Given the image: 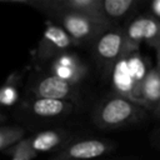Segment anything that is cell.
<instances>
[{"instance_id":"1","label":"cell","mask_w":160,"mask_h":160,"mask_svg":"<svg viewBox=\"0 0 160 160\" xmlns=\"http://www.w3.org/2000/svg\"><path fill=\"white\" fill-rule=\"evenodd\" d=\"M145 116L141 105L116 94L102 100L94 111V122L100 129L111 130L140 121Z\"/></svg>"},{"instance_id":"2","label":"cell","mask_w":160,"mask_h":160,"mask_svg":"<svg viewBox=\"0 0 160 160\" xmlns=\"http://www.w3.org/2000/svg\"><path fill=\"white\" fill-rule=\"evenodd\" d=\"M52 18L69 35L74 45L92 42L104 29L110 26V24L104 19H95L74 12H58L52 14Z\"/></svg>"},{"instance_id":"3","label":"cell","mask_w":160,"mask_h":160,"mask_svg":"<svg viewBox=\"0 0 160 160\" xmlns=\"http://www.w3.org/2000/svg\"><path fill=\"white\" fill-rule=\"evenodd\" d=\"M124 42V29L119 25L108 26L94 39L92 52L102 71L108 72L122 58Z\"/></svg>"},{"instance_id":"4","label":"cell","mask_w":160,"mask_h":160,"mask_svg":"<svg viewBox=\"0 0 160 160\" xmlns=\"http://www.w3.org/2000/svg\"><path fill=\"white\" fill-rule=\"evenodd\" d=\"M116 145L106 139L85 138L68 141L50 160H92L111 152Z\"/></svg>"},{"instance_id":"5","label":"cell","mask_w":160,"mask_h":160,"mask_svg":"<svg viewBox=\"0 0 160 160\" xmlns=\"http://www.w3.org/2000/svg\"><path fill=\"white\" fill-rule=\"evenodd\" d=\"M72 45L71 39L64 31V29L56 22L49 21L38 42L34 58L40 62L51 61L60 54L69 51Z\"/></svg>"},{"instance_id":"6","label":"cell","mask_w":160,"mask_h":160,"mask_svg":"<svg viewBox=\"0 0 160 160\" xmlns=\"http://www.w3.org/2000/svg\"><path fill=\"white\" fill-rule=\"evenodd\" d=\"M26 4L50 12L51 15L58 12H74L95 19H104L101 14V0H39L26 1Z\"/></svg>"},{"instance_id":"7","label":"cell","mask_w":160,"mask_h":160,"mask_svg":"<svg viewBox=\"0 0 160 160\" xmlns=\"http://www.w3.org/2000/svg\"><path fill=\"white\" fill-rule=\"evenodd\" d=\"M50 74L76 86L86 76L88 68L76 54L66 51L51 60Z\"/></svg>"},{"instance_id":"8","label":"cell","mask_w":160,"mask_h":160,"mask_svg":"<svg viewBox=\"0 0 160 160\" xmlns=\"http://www.w3.org/2000/svg\"><path fill=\"white\" fill-rule=\"evenodd\" d=\"M76 86L51 75L50 72L36 78L31 85L30 91L35 98L42 99H56V100H68L74 98Z\"/></svg>"},{"instance_id":"9","label":"cell","mask_w":160,"mask_h":160,"mask_svg":"<svg viewBox=\"0 0 160 160\" xmlns=\"http://www.w3.org/2000/svg\"><path fill=\"white\" fill-rule=\"evenodd\" d=\"M69 132L59 129H50L40 131L32 136L28 138V141L32 150L39 155V152H46L52 150H59L69 141Z\"/></svg>"},{"instance_id":"10","label":"cell","mask_w":160,"mask_h":160,"mask_svg":"<svg viewBox=\"0 0 160 160\" xmlns=\"http://www.w3.org/2000/svg\"><path fill=\"white\" fill-rule=\"evenodd\" d=\"M72 104L68 100L34 98L29 101L28 110L39 118H59L68 115L72 110Z\"/></svg>"},{"instance_id":"11","label":"cell","mask_w":160,"mask_h":160,"mask_svg":"<svg viewBox=\"0 0 160 160\" xmlns=\"http://www.w3.org/2000/svg\"><path fill=\"white\" fill-rule=\"evenodd\" d=\"M138 99L140 105L156 111L160 102V70L158 68L149 69L139 89Z\"/></svg>"},{"instance_id":"12","label":"cell","mask_w":160,"mask_h":160,"mask_svg":"<svg viewBox=\"0 0 160 160\" xmlns=\"http://www.w3.org/2000/svg\"><path fill=\"white\" fill-rule=\"evenodd\" d=\"M136 6L135 0H101V14L110 25H118L119 21L130 16Z\"/></svg>"},{"instance_id":"13","label":"cell","mask_w":160,"mask_h":160,"mask_svg":"<svg viewBox=\"0 0 160 160\" xmlns=\"http://www.w3.org/2000/svg\"><path fill=\"white\" fill-rule=\"evenodd\" d=\"M112 85H114L115 90H118L119 95L135 102L134 82H132L131 75L129 72L125 58H121L112 68Z\"/></svg>"},{"instance_id":"14","label":"cell","mask_w":160,"mask_h":160,"mask_svg":"<svg viewBox=\"0 0 160 160\" xmlns=\"http://www.w3.org/2000/svg\"><path fill=\"white\" fill-rule=\"evenodd\" d=\"M19 75L11 74L0 86V105L12 106L19 100Z\"/></svg>"},{"instance_id":"15","label":"cell","mask_w":160,"mask_h":160,"mask_svg":"<svg viewBox=\"0 0 160 160\" xmlns=\"http://www.w3.org/2000/svg\"><path fill=\"white\" fill-rule=\"evenodd\" d=\"M144 42L158 50L160 48V20L144 15Z\"/></svg>"},{"instance_id":"16","label":"cell","mask_w":160,"mask_h":160,"mask_svg":"<svg viewBox=\"0 0 160 160\" xmlns=\"http://www.w3.org/2000/svg\"><path fill=\"white\" fill-rule=\"evenodd\" d=\"M4 152L8 154L9 156H11V160H32L38 156V154L30 146L28 138L21 139L12 146L8 148Z\"/></svg>"},{"instance_id":"17","label":"cell","mask_w":160,"mask_h":160,"mask_svg":"<svg viewBox=\"0 0 160 160\" xmlns=\"http://www.w3.org/2000/svg\"><path fill=\"white\" fill-rule=\"evenodd\" d=\"M25 130L19 126H0V151H5L21 139H24Z\"/></svg>"},{"instance_id":"18","label":"cell","mask_w":160,"mask_h":160,"mask_svg":"<svg viewBox=\"0 0 160 160\" xmlns=\"http://www.w3.org/2000/svg\"><path fill=\"white\" fill-rule=\"evenodd\" d=\"M150 9H151V14L155 19L160 20V0H155L151 2L150 5Z\"/></svg>"},{"instance_id":"19","label":"cell","mask_w":160,"mask_h":160,"mask_svg":"<svg viewBox=\"0 0 160 160\" xmlns=\"http://www.w3.org/2000/svg\"><path fill=\"white\" fill-rule=\"evenodd\" d=\"M156 51H158V64H156V68L160 70V48Z\"/></svg>"},{"instance_id":"20","label":"cell","mask_w":160,"mask_h":160,"mask_svg":"<svg viewBox=\"0 0 160 160\" xmlns=\"http://www.w3.org/2000/svg\"><path fill=\"white\" fill-rule=\"evenodd\" d=\"M6 120V116L2 114V112H0V122H2V121H5Z\"/></svg>"},{"instance_id":"21","label":"cell","mask_w":160,"mask_h":160,"mask_svg":"<svg viewBox=\"0 0 160 160\" xmlns=\"http://www.w3.org/2000/svg\"><path fill=\"white\" fill-rule=\"evenodd\" d=\"M155 112H156V114L160 116V102H159V106H158V109H156V111H155Z\"/></svg>"}]
</instances>
